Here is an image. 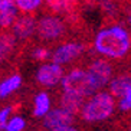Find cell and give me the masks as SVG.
<instances>
[{"mask_svg": "<svg viewBox=\"0 0 131 131\" xmlns=\"http://www.w3.org/2000/svg\"><path fill=\"white\" fill-rule=\"evenodd\" d=\"M95 49L98 53L108 58H123L130 50L131 39L125 29L121 26H112L102 29L95 36Z\"/></svg>", "mask_w": 131, "mask_h": 131, "instance_id": "1", "label": "cell"}, {"mask_svg": "<svg viewBox=\"0 0 131 131\" xmlns=\"http://www.w3.org/2000/svg\"><path fill=\"white\" fill-rule=\"evenodd\" d=\"M114 96L108 92H98L91 95L89 101L84 102L81 108V117L88 123H98L110 118L114 112Z\"/></svg>", "mask_w": 131, "mask_h": 131, "instance_id": "2", "label": "cell"}, {"mask_svg": "<svg viewBox=\"0 0 131 131\" xmlns=\"http://www.w3.org/2000/svg\"><path fill=\"white\" fill-rule=\"evenodd\" d=\"M61 84L63 91L81 95L84 98H88L98 91V88L95 86L94 81L89 77V73L82 69H73L68 75L62 77Z\"/></svg>", "mask_w": 131, "mask_h": 131, "instance_id": "3", "label": "cell"}, {"mask_svg": "<svg viewBox=\"0 0 131 131\" xmlns=\"http://www.w3.org/2000/svg\"><path fill=\"white\" fill-rule=\"evenodd\" d=\"M35 32L42 40H55L63 35L65 23L56 16H43L39 22H36Z\"/></svg>", "mask_w": 131, "mask_h": 131, "instance_id": "4", "label": "cell"}, {"mask_svg": "<svg viewBox=\"0 0 131 131\" xmlns=\"http://www.w3.org/2000/svg\"><path fill=\"white\" fill-rule=\"evenodd\" d=\"M62 77H63L62 66L55 62L42 65L36 72V79L43 86H55L56 84L61 82Z\"/></svg>", "mask_w": 131, "mask_h": 131, "instance_id": "5", "label": "cell"}, {"mask_svg": "<svg viewBox=\"0 0 131 131\" xmlns=\"http://www.w3.org/2000/svg\"><path fill=\"white\" fill-rule=\"evenodd\" d=\"M86 72L89 73V77H91V79L94 81L96 88L101 89L111 81L112 66L105 61H95V62L91 63V66L88 68Z\"/></svg>", "mask_w": 131, "mask_h": 131, "instance_id": "6", "label": "cell"}, {"mask_svg": "<svg viewBox=\"0 0 131 131\" xmlns=\"http://www.w3.org/2000/svg\"><path fill=\"white\" fill-rule=\"evenodd\" d=\"M82 50H84V46L79 45V43H65V45H61L59 48H56L53 50L52 62L59 63V65L68 63L72 59L78 58L82 53Z\"/></svg>", "mask_w": 131, "mask_h": 131, "instance_id": "7", "label": "cell"}, {"mask_svg": "<svg viewBox=\"0 0 131 131\" xmlns=\"http://www.w3.org/2000/svg\"><path fill=\"white\" fill-rule=\"evenodd\" d=\"M73 123V115L69 114L68 111H65L63 108H56L52 111H48L43 115V125L49 130L52 128L63 127V125H72Z\"/></svg>", "mask_w": 131, "mask_h": 131, "instance_id": "8", "label": "cell"}, {"mask_svg": "<svg viewBox=\"0 0 131 131\" xmlns=\"http://www.w3.org/2000/svg\"><path fill=\"white\" fill-rule=\"evenodd\" d=\"M13 26V36L16 39L25 40V39L30 38L35 33L36 29V20L32 16H22V17H16Z\"/></svg>", "mask_w": 131, "mask_h": 131, "instance_id": "9", "label": "cell"}, {"mask_svg": "<svg viewBox=\"0 0 131 131\" xmlns=\"http://www.w3.org/2000/svg\"><path fill=\"white\" fill-rule=\"evenodd\" d=\"M16 0H0V27L7 29L15 23L17 17Z\"/></svg>", "mask_w": 131, "mask_h": 131, "instance_id": "10", "label": "cell"}, {"mask_svg": "<svg viewBox=\"0 0 131 131\" xmlns=\"http://www.w3.org/2000/svg\"><path fill=\"white\" fill-rule=\"evenodd\" d=\"M84 100L85 98L81 95L63 91V95L61 96V105L65 111H68L69 114L75 115V114H78V112L81 111L82 105H84Z\"/></svg>", "mask_w": 131, "mask_h": 131, "instance_id": "11", "label": "cell"}, {"mask_svg": "<svg viewBox=\"0 0 131 131\" xmlns=\"http://www.w3.org/2000/svg\"><path fill=\"white\" fill-rule=\"evenodd\" d=\"M50 110V98L46 92H39L35 98V108H33V115L40 118Z\"/></svg>", "mask_w": 131, "mask_h": 131, "instance_id": "12", "label": "cell"}, {"mask_svg": "<svg viewBox=\"0 0 131 131\" xmlns=\"http://www.w3.org/2000/svg\"><path fill=\"white\" fill-rule=\"evenodd\" d=\"M22 85V78L20 75H13V77L4 79L3 82H0V98H6L12 92H15L17 88H20Z\"/></svg>", "mask_w": 131, "mask_h": 131, "instance_id": "13", "label": "cell"}, {"mask_svg": "<svg viewBox=\"0 0 131 131\" xmlns=\"http://www.w3.org/2000/svg\"><path fill=\"white\" fill-rule=\"evenodd\" d=\"M130 82H131V78H128V77H118V78H115V79L110 81V91H111V95L112 96H119V98H121V96L125 94Z\"/></svg>", "mask_w": 131, "mask_h": 131, "instance_id": "14", "label": "cell"}, {"mask_svg": "<svg viewBox=\"0 0 131 131\" xmlns=\"http://www.w3.org/2000/svg\"><path fill=\"white\" fill-rule=\"evenodd\" d=\"M15 43H16V38L13 35H9V33H2L0 35V62L4 61L12 53Z\"/></svg>", "mask_w": 131, "mask_h": 131, "instance_id": "15", "label": "cell"}, {"mask_svg": "<svg viewBox=\"0 0 131 131\" xmlns=\"http://www.w3.org/2000/svg\"><path fill=\"white\" fill-rule=\"evenodd\" d=\"M48 7L55 13H66L75 7L77 0H45Z\"/></svg>", "mask_w": 131, "mask_h": 131, "instance_id": "16", "label": "cell"}, {"mask_svg": "<svg viewBox=\"0 0 131 131\" xmlns=\"http://www.w3.org/2000/svg\"><path fill=\"white\" fill-rule=\"evenodd\" d=\"M43 0H16V6L20 12H33L42 4Z\"/></svg>", "mask_w": 131, "mask_h": 131, "instance_id": "17", "label": "cell"}, {"mask_svg": "<svg viewBox=\"0 0 131 131\" xmlns=\"http://www.w3.org/2000/svg\"><path fill=\"white\" fill-rule=\"evenodd\" d=\"M25 127H26V121L22 117L16 115V117H12L10 119H7L4 131H23Z\"/></svg>", "mask_w": 131, "mask_h": 131, "instance_id": "18", "label": "cell"}, {"mask_svg": "<svg viewBox=\"0 0 131 131\" xmlns=\"http://www.w3.org/2000/svg\"><path fill=\"white\" fill-rule=\"evenodd\" d=\"M119 110L121 111H130L131 110V82L128 85L127 91L119 100Z\"/></svg>", "mask_w": 131, "mask_h": 131, "instance_id": "19", "label": "cell"}, {"mask_svg": "<svg viewBox=\"0 0 131 131\" xmlns=\"http://www.w3.org/2000/svg\"><path fill=\"white\" fill-rule=\"evenodd\" d=\"M10 111H12V108H10V107L3 108V110L0 111V131H4L6 123H7L9 115H10Z\"/></svg>", "mask_w": 131, "mask_h": 131, "instance_id": "20", "label": "cell"}, {"mask_svg": "<svg viewBox=\"0 0 131 131\" xmlns=\"http://www.w3.org/2000/svg\"><path fill=\"white\" fill-rule=\"evenodd\" d=\"M33 56H35V59H38V61H43V59H46L48 56H49V50H48L46 48H38V49L33 52Z\"/></svg>", "mask_w": 131, "mask_h": 131, "instance_id": "21", "label": "cell"}, {"mask_svg": "<svg viewBox=\"0 0 131 131\" xmlns=\"http://www.w3.org/2000/svg\"><path fill=\"white\" fill-rule=\"evenodd\" d=\"M49 131H78L75 127H72V125H63V127H58V128H52V130Z\"/></svg>", "mask_w": 131, "mask_h": 131, "instance_id": "22", "label": "cell"}, {"mask_svg": "<svg viewBox=\"0 0 131 131\" xmlns=\"http://www.w3.org/2000/svg\"><path fill=\"white\" fill-rule=\"evenodd\" d=\"M89 2H101V0H89Z\"/></svg>", "mask_w": 131, "mask_h": 131, "instance_id": "23", "label": "cell"}]
</instances>
